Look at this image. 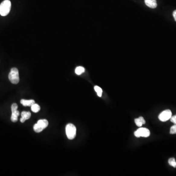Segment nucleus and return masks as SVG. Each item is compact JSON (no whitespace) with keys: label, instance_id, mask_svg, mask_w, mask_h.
<instances>
[{"label":"nucleus","instance_id":"9d476101","mask_svg":"<svg viewBox=\"0 0 176 176\" xmlns=\"http://www.w3.org/2000/svg\"><path fill=\"white\" fill-rule=\"evenodd\" d=\"M20 102L24 106H30V107H31L33 104H34L35 101L34 100H32V99H31V100L22 99Z\"/></svg>","mask_w":176,"mask_h":176},{"label":"nucleus","instance_id":"7ed1b4c3","mask_svg":"<svg viewBox=\"0 0 176 176\" xmlns=\"http://www.w3.org/2000/svg\"><path fill=\"white\" fill-rule=\"evenodd\" d=\"M66 133L69 139H73L76 136V128L74 125L69 123L66 127Z\"/></svg>","mask_w":176,"mask_h":176},{"label":"nucleus","instance_id":"39448f33","mask_svg":"<svg viewBox=\"0 0 176 176\" xmlns=\"http://www.w3.org/2000/svg\"><path fill=\"white\" fill-rule=\"evenodd\" d=\"M134 134H135V136L137 138H139V137L147 138V137L149 136L150 135V132L148 129L145 128H140L135 132Z\"/></svg>","mask_w":176,"mask_h":176},{"label":"nucleus","instance_id":"f3484780","mask_svg":"<svg viewBox=\"0 0 176 176\" xmlns=\"http://www.w3.org/2000/svg\"><path fill=\"white\" fill-rule=\"evenodd\" d=\"M170 120H171V122H173L175 124H176V115L172 116L170 118Z\"/></svg>","mask_w":176,"mask_h":176},{"label":"nucleus","instance_id":"f03ea898","mask_svg":"<svg viewBox=\"0 0 176 176\" xmlns=\"http://www.w3.org/2000/svg\"><path fill=\"white\" fill-rule=\"evenodd\" d=\"M8 78L9 81L13 84H17L19 82V71L17 68H13L11 69V72L8 75Z\"/></svg>","mask_w":176,"mask_h":176},{"label":"nucleus","instance_id":"4468645a","mask_svg":"<svg viewBox=\"0 0 176 176\" xmlns=\"http://www.w3.org/2000/svg\"><path fill=\"white\" fill-rule=\"evenodd\" d=\"M94 89L95 91L97 92L98 96L99 97H101L102 94V90L101 88L99 87V86H95L94 87Z\"/></svg>","mask_w":176,"mask_h":176},{"label":"nucleus","instance_id":"ddd939ff","mask_svg":"<svg viewBox=\"0 0 176 176\" xmlns=\"http://www.w3.org/2000/svg\"><path fill=\"white\" fill-rule=\"evenodd\" d=\"M31 109L32 112H34V113H37L40 110V106L38 104L34 103L31 106Z\"/></svg>","mask_w":176,"mask_h":176},{"label":"nucleus","instance_id":"2eb2a0df","mask_svg":"<svg viewBox=\"0 0 176 176\" xmlns=\"http://www.w3.org/2000/svg\"><path fill=\"white\" fill-rule=\"evenodd\" d=\"M168 163L170 165L174 168H176V161L175 158H169L168 160Z\"/></svg>","mask_w":176,"mask_h":176},{"label":"nucleus","instance_id":"423d86ee","mask_svg":"<svg viewBox=\"0 0 176 176\" xmlns=\"http://www.w3.org/2000/svg\"><path fill=\"white\" fill-rule=\"evenodd\" d=\"M18 105L16 103H13L11 106L12 114L11 120L13 122H17L20 113L18 110Z\"/></svg>","mask_w":176,"mask_h":176},{"label":"nucleus","instance_id":"6e6552de","mask_svg":"<svg viewBox=\"0 0 176 176\" xmlns=\"http://www.w3.org/2000/svg\"><path fill=\"white\" fill-rule=\"evenodd\" d=\"M21 117L20 121L22 123H24L26 120H27L31 117V113L30 112L23 111L21 113Z\"/></svg>","mask_w":176,"mask_h":176},{"label":"nucleus","instance_id":"0eeeda50","mask_svg":"<svg viewBox=\"0 0 176 176\" xmlns=\"http://www.w3.org/2000/svg\"><path fill=\"white\" fill-rule=\"evenodd\" d=\"M172 117V112L170 110H166L162 112L158 116V118L162 122L167 121Z\"/></svg>","mask_w":176,"mask_h":176},{"label":"nucleus","instance_id":"1a4fd4ad","mask_svg":"<svg viewBox=\"0 0 176 176\" xmlns=\"http://www.w3.org/2000/svg\"><path fill=\"white\" fill-rule=\"evenodd\" d=\"M147 6L152 8H157V4L156 0H144Z\"/></svg>","mask_w":176,"mask_h":176},{"label":"nucleus","instance_id":"20e7f679","mask_svg":"<svg viewBox=\"0 0 176 176\" xmlns=\"http://www.w3.org/2000/svg\"><path fill=\"white\" fill-rule=\"evenodd\" d=\"M49 125V122L46 120H40L37 121L34 126V130L35 132L40 133L46 128Z\"/></svg>","mask_w":176,"mask_h":176},{"label":"nucleus","instance_id":"a211bd4d","mask_svg":"<svg viewBox=\"0 0 176 176\" xmlns=\"http://www.w3.org/2000/svg\"><path fill=\"white\" fill-rule=\"evenodd\" d=\"M173 15L174 18L175 19V21L176 22V10L174 11L173 13Z\"/></svg>","mask_w":176,"mask_h":176},{"label":"nucleus","instance_id":"dca6fc26","mask_svg":"<svg viewBox=\"0 0 176 176\" xmlns=\"http://www.w3.org/2000/svg\"><path fill=\"white\" fill-rule=\"evenodd\" d=\"M170 133L171 134H176V124L171 127Z\"/></svg>","mask_w":176,"mask_h":176},{"label":"nucleus","instance_id":"9b49d317","mask_svg":"<svg viewBox=\"0 0 176 176\" xmlns=\"http://www.w3.org/2000/svg\"><path fill=\"white\" fill-rule=\"evenodd\" d=\"M135 121L136 124L139 127H141L142 125V124H145V122H146L144 118L142 117H140L139 118L135 119Z\"/></svg>","mask_w":176,"mask_h":176},{"label":"nucleus","instance_id":"f257e3e1","mask_svg":"<svg viewBox=\"0 0 176 176\" xmlns=\"http://www.w3.org/2000/svg\"><path fill=\"white\" fill-rule=\"evenodd\" d=\"M11 7V3L9 0H5L0 4V15L5 16L9 14Z\"/></svg>","mask_w":176,"mask_h":176},{"label":"nucleus","instance_id":"f8f14e48","mask_svg":"<svg viewBox=\"0 0 176 176\" xmlns=\"http://www.w3.org/2000/svg\"><path fill=\"white\" fill-rule=\"evenodd\" d=\"M84 72H85V69L83 67H81V66L77 67L75 69V72L76 75H81V74L84 73Z\"/></svg>","mask_w":176,"mask_h":176}]
</instances>
